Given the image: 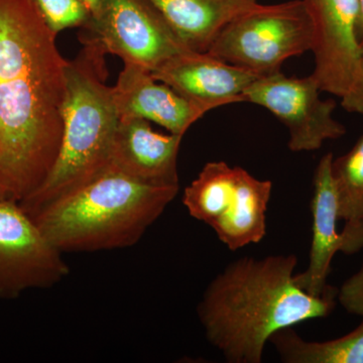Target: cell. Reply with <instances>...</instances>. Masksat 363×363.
I'll return each instance as SVG.
<instances>
[{
	"label": "cell",
	"instance_id": "obj_7",
	"mask_svg": "<svg viewBox=\"0 0 363 363\" xmlns=\"http://www.w3.org/2000/svg\"><path fill=\"white\" fill-rule=\"evenodd\" d=\"M82 28L107 55L150 72L190 50L147 0H102Z\"/></svg>",
	"mask_w": 363,
	"mask_h": 363
},
{
	"label": "cell",
	"instance_id": "obj_6",
	"mask_svg": "<svg viewBox=\"0 0 363 363\" xmlns=\"http://www.w3.org/2000/svg\"><path fill=\"white\" fill-rule=\"evenodd\" d=\"M313 23L305 0L257 6L231 21L207 52L266 76L281 71L286 60L311 51Z\"/></svg>",
	"mask_w": 363,
	"mask_h": 363
},
{
	"label": "cell",
	"instance_id": "obj_12",
	"mask_svg": "<svg viewBox=\"0 0 363 363\" xmlns=\"http://www.w3.org/2000/svg\"><path fill=\"white\" fill-rule=\"evenodd\" d=\"M184 136L152 130L150 121L119 117L109 169L155 186H179L178 156Z\"/></svg>",
	"mask_w": 363,
	"mask_h": 363
},
{
	"label": "cell",
	"instance_id": "obj_5",
	"mask_svg": "<svg viewBox=\"0 0 363 363\" xmlns=\"http://www.w3.org/2000/svg\"><path fill=\"white\" fill-rule=\"evenodd\" d=\"M272 183L225 162H207L184 190L183 204L196 220L213 229L229 250L259 243L267 233Z\"/></svg>",
	"mask_w": 363,
	"mask_h": 363
},
{
	"label": "cell",
	"instance_id": "obj_13",
	"mask_svg": "<svg viewBox=\"0 0 363 363\" xmlns=\"http://www.w3.org/2000/svg\"><path fill=\"white\" fill-rule=\"evenodd\" d=\"M112 95L119 117H138L184 136L189 128L211 111L190 101L173 88L157 80L152 72L124 64Z\"/></svg>",
	"mask_w": 363,
	"mask_h": 363
},
{
	"label": "cell",
	"instance_id": "obj_9",
	"mask_svg": "<svg viewBox=\"0 0 363 363\" xmlns=\"http://www.w3.org/2000/svg\"><path fill=\"white\" fill-rule=\"evenodd\" d=\"M20 203L0 198V298L56 286L70 269Z\"/></svg>",
	"mask_w": 363,
	"mask_h": 363
},
{
	"label": "cell",
	"instance_id": "obj_22",
	"mask_svg": "<svg viewBox=\"0 0 363 363\" xmlns=\"http://www.w3.org/2000/svg\"><path fill=\"white\" fill-rule=\"evenodd\" d=\"M360 1V16H359V21H358L357 26V37L358 40H362L363 39V0H359Z\"/></svg>",
	"mask_w": 363,
	"mask_h": 363
},
{
	"label": "cell",
	"instance_id": "obj_10",
	"mask_svg": "<svg viewBox=\"0 0 363 363\" xmlns=\"http://www.w3.org/2000/svg\"><path fill=\"white\" fill-rule=\"evenodd\" d=\"M313 23L314 72L320 89L340 98L357 78L359 0H305Z\"/></svg>",
	"mask_w": 363,
	"mask_h": 363
},
{
	"label": "cell",
	"instance_id": "obj_18",
	"mask_svg": "<svg viewBox=\"0 0 363 363\" xmlns=\"http://www.w3.org/2000/svg\"><path fill=\"white\" fill-rule=\"evenodd\" d=\"M45 25L52 33L68 28H83L90 13L81 0H33Z\"/></svg>",
	"mask_w": 363,
	"mask_h": 363
},
{
	"label": "cell",
	"instance_id": "obj_19",
	"mask_svg": "<svg viewBox=\"0 0 363 363\" xmlns=\"http://www.w3.org/2000/svg\"><path fill=\"white\" fill-rule=\"evenodd\" d=\"M337 298L346 311L363 318V262L358 272L344 281Z\"/></svg>",
	"mask_w": 363,
	"mask_h": 363
},
{
	"label": "cell",
	"instance_id": "obj_3",
	"mask_svg": "<svg viewBox=\"0 0 363 363\" xmlns=\"http://www.w3.org/2000/svg\"><path fill=\"white\" fill-rule=\"evenodd\" d=\"M180 186H155L107 169L32 215L61 252L130 247L175 199Z\"/></svg>",
	"mask_w": 363,
	"mask_h": 363
},
{
	"label": "cell",
	"instance_id": "obj_16",
	"mask_svg": "<svg viewBox=\"0 0 363 363\" xmlns=\"http://www.w3.org/2000/svg\"><path fill=\"white\" fill-rule=\"evenodd\" d=\"M337 193L339 219L344 221V255L363 250V135L352 149L332 162Z\"/></svg>",
	"mask_w": 363,
	"mask_h": 363
},
{
	"label": "cell",
	"instance_id": "obj_1",
	"mask_svg": "<svg viewBox=\"0 0 363 363\" xmlns=\"http://www.w3.org/2000/svg\"><path fill=\"white\" fill-rule=\"evenodd\" d=\"M33 0H0V190L18 203L61 150L67 66Z\"/></svg>",
	"mask_w": 363,
	"mask_h": 363
},
{
	"label": "cell",
	"instance_id": "obj_14",
	"mask_svg": "<svg viewBox=\"0 0 363 363\" xmlns=\"http://www.w3.org/2000/svg\"><path fill=\"white\" fill-rule=\"evenodd\" d=\"M332 152L324 155L314 174L311 201L312 242L309 264L295 274L296 284L312 296L324 295L331 262L338 252H342L343 236L337 230L339 220L337 193L332 176Z\"/></svg>",
	"mask_w": 363,
	"mask_h": 363
},
{
	"label": "cell",
	"instance_id": "obj_15",
	"mask_svg": "<svg viewBox=\"0 0 363 363\" xmlns=\"http://www.w3.org/2000/svg\"><path fill=\"white\" fill-rule=\"evenodd\" d=\"M189 49L207 52L234 18L257 0H147Z\"/></svg>",
	"mask_w": 363,
	"mask_h": 363
},
{
	"label": "cell",
	"instance_id": "obj_4",
	"mask_svg": "<svg viewBox=\"0 0 363 363\" xmlns=\"http://www.w3.org/2000/svg\"><path fill=\"white\" fill-rule=\"evenodd\" d=\"M82 49L67 66L64 131L58 159L37 191L20 202L28 215L56 201L109 169L119 123L108 78L106 52L80 35Z\"/></svg>",
	"mask_w": 363,
	"mask_h": 363
},
{
	"label": "cell",
	"instance_id": "obj_2",
	"mask_svg": "<svg viewBox=\"0 0 363 363\" xmlns=\"http://www.w3.org/2000/svg\"><path fill=\"white\" fill-rule=\"evenodd\" d=\"M295 255L243 257L207 286L198 317L209 343L230 363H260L274 333L335 309L338 290L310 295L296 284Z\"/></svg>",
	"mask_w": 363,
	"mask_h": 363
},
{
	"label": "cell",
	"instance_id": "obj_11",
	"mask_svg": "<svg viewBox=\"0 0 363 363\" xmlns=\"http://www.w3.org/2000/svg\"><path fill=\"white\" fill-rule=\"evenodd\" d=\"M152 74L182 96L211 111L245 102L243 92L260 77L209 52L193 50L176 55Z\"/></svg>",
	"mask_w": 363,
	"mask_h": 363
},
{
	"label": "cell",
	"instance_id": "obj_23",
	"mask_svg": "<svg viewBox=\"0 0 363 363\" xmlns=\"http://www.w3.org/2000/svg\"><path fill=\"white\" fill-rule=\"evenodd\" d=\"M0 198H6V196H4V193H2V191L0 190Z\"/></svg>",
	"mask_w": 363,
	"mask_h": 363
},
{
	"label": "cell",
	"instance_id": "obj_17",
	"mask_svg": "<svg viewBox=\"0 0 363 363\" xmlns=\"http://www.w3.org/2000/svg\"><path fill=\"white\" fill-rule=\"evenodd\" d=\"M281 362L286 363H363V320L357 328L333 340L306 341L293 327L269 339Z\"/></svg>",
	"mask_w": 363,
	"mask_h": 363
},
{
	"label": "cell",
	"instance_id": "obj_8",
	"mask_svg": "<svg viewBox=\"0 0 363 363\" xmlns=\"http://www.w3.org/2000/svg\"><path fill=\"white\" fill-rule=\"evenodd\" d=\"M320 92L312 75L288 77L279 71L257 78L243 92V100L264 107L285 124L292 152H312L346 133L333 116L336 102L322 100Z\"/></svg>",
	"mask_w": 363,
	"mask_h": 363
},
{
	"label": "cell",
	"instance_id": "obj_21",
	"mask_svg": "<svg viewBox=\"0 0 363 363\" xmlns=\"http://www.w3.org/2000/svg\"><path fill=\"white\" fill-rule=\"evenodd\" d=\"M82 4H84L86 9L89 11L90 14L94 13L98 9V6L101 4L102 0H81Z\"/></svg>",
	"mask_w": 363,
	"mask_h": 363
},
{
	"label": "cell",
	"instance_id": "obj_20",
	"mask_svg": "<svg viewBox=\"0 0 363 363\" xmlns=\"http://www.w3.org/2000/svg\"><path fill=\"white\" fill-rule=\"evenodd\" d=\"M343 108L363 116V39L359 43L357 78L347 95L341 98Z\"/></svg>",
	"mask_w": 363,
	"mask_h": 363
}]
</instances>
